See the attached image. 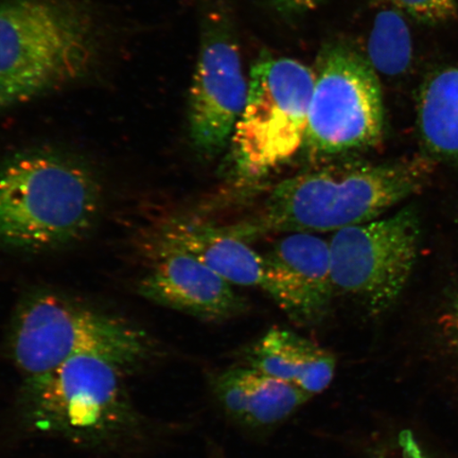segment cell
Returning a JSON list of instances; mask_svg holds the SVG:
<instances>
[{"instance_id": "cell-13", "label": "cell", "mask_w": 458, "mask_h": 458, "mask_svg": "<svg viewBox=\"0 0 458 458\" xmlns=\"http://www.w3.org/2000/svg\"><path fill=\"white\" fill-rule=\"evenodd\" d=\"M148 233L196 257L233 285L261 288L262 256L226 228L176 216L160 222Z\"/></svg>"}, {"instance_id": "cell-8", "label": "cell", "mask_w": 458, "mask_h": 458, "mask_svg": "<svg viewBox=\"0 0 458 458\" xmlns=\"http://www.w3.org/2000/svg\"><path fill=\"white\" fill-rule=\"evenodd\" d=\"M418 242L420 222L408 208L334 233L329 249L335 293L371 314L386 311L413 272Z\"/></svg>"}, {"instance_id": "cell-7", "label": "cell", "mask_w": 458, "mask_h": 458, "mask_svg": "<svg viewBox=\"0 0 458 458\" xmlns=\"http://www.w3.org/2000/svg\"><path fill=\"white\" fill-rule=\"evenodd\" d=\"M305 141L312 158L340 157L379 143L383 99L368 60L346 44L326 46L318 57Z\"/></svg>"}, {"instance_id": "cell-9", "label": "cell", "mask_w": 458, "mask_h": 458, "mask_svg": "<svg viewBox=\"0 0 458 458\" xmlns=\"http://www.w3.org/2000/svg\"><path fill=\"white\" fill-rule=\"evenodd\" d=\"M242 56L229 20L211 14L205 21L191 91L188 122L191 141L216 156L232 139L248 100Z\"/></svg>"}, {"instance_id": "cell-6", "label": "cell", "mask_w": 458, "mask_h": 458, "mask_svg": "<svg viewBox=\"0 0 458 458\" xmlns=\"http://www.w3.org/2000/svg\"><path fill=\"white\" fill-rule=\"evenodd\" d=\"M315 74L301 62L262 54L233 134L240 174L259 177L288 162L305 141Z\"/></svg>"}, {"instance_id": "cell-10", "label": "cell", "mask_w": 458, "mask_h": 458, "mask_svg": "<svg viewBox=\"0 0 458 458\" xmlns=\"http://www.w3.org/2000/svg\"><path fill=\"white\" fill-rule=\"evenodd\" d=\"M147 270L137 290L146 300L208 322H223L243 313L245 301L233 284L196 257L148 233Z\"/></svg>"}, {"instance_id": "cell-14", "label": "cell", "mask_w": 458, "mask_h": 458, "mask_svg": "<svg viewBox=\"0 0 458 458\" xmlns=\"http://www.w3.org/2000/svg\"><path fill=\"white\" fill-rule=\"evenodd\" d=\"M243 364L315 396L329 387L336 370L334 354L293 331L273 328L246 349Z\"/></svg>"}, {"instance_id": "cell-19", "label": "cell", "mask_w": 458, "mask_h": 458, "mask_svg": "<svg viewBox=\"0 0 458 458\" xmlns=\"http://www.w3.org/2000/svg\"><path fill=\"white\" fill-rule=\"evenodd\" d=\"M322 0H272L278 13L284 15H297L309 13L318 7Z\"/></svg>"}, {"instance_id": "cell-2", "label": "cell", "mask_w": 458, "mask_h": 458, "mask_svg": "<svg viewBox=\"0 0 458 458\" xmlns=\"http://www.w3.org/2000/svg\"><path fill=\"white\" fill-rule=\"evenodd\" d=\"M433 172L428 157L330 164L278 182L255 220L227 229L244 242L268 233H335L376 220L420 192Z\"/></svg>"}, {"instance_id": "cell-16", "label": "cell", "mask_w": 458, "mask_h": 458, "mask_svg": "<svg viewBox=\"0 0 458 458\" xmlns=\"http://www.w3.org/2000/svg\"><path fill=\"white\" fill-rule=\"evenodd\" d=\"M411 38L408 24L397 10L377 15L369 41V63L386 76H400L411 62Z\"/></svg>"}, {"instance_id": "cell-17", "label": "cell", "mask_w": 458, "mask_h": 458, "mask_svg": "<svg viewBox=\"0 0 458 458\" xmlns=\"http://www.w3.org/2000/svg\"><path fill=\"white\" fill-rule=\"evenodd\" d=\"M393 3L417 21L438 24L455 15L458 0H393Z\"/></svg>"}, {"instance_id": "cell-4", "label": "cell", "mask_w": 458, "mask_h": 458, "mask_svg": "<svg viewBox=\"0 0 458 458\" xmlns=\"http://www.w3.org/2000/svg\"><path fill=\"white\" fill-rule=\"evenodd\" d=\"M8 347L25 379L85 354L127 369L147 362L157 352L151 337L135 325L49 290L22 297L11 320Z\"/></svg>"}, {"instance_id": "cell-11", "label": "cell", "mask_w": 458, "mask_h": 458, "mask_svg": "<svg viewBox=\"0 0 458 458\" xmlns=\"http://www.w3.org/2000/svg\"><path fill=\"white\" fill-rule=\"evenodd\" d=\"M261 256L260 289L296 325L322 323L335 293L329 242L315 233H290Z\"/></svg>"}, {"instance_id": "cell-1", "label": "cell", "mask_w": 458, "mask_h": 458, "mask_svg": "<svg viewBox=\"0 0 458 458\" xmlns=\"http://www.w3.org/2000/svg\"><path fill=\"white\" fill-rule=\"evenodd\" d=\"M107 43L85 0H0V111L91 76Z\"/></svg>"}, {"instance_id": "cell-12", "label": "cell", "mask_w": 458, "mask_h": 458, "mask_svg": "<svg viewBox=\"0 0 458 458\" xmlns=\"http://www.w3.org/2000/svg\"><path fill=\"white\" fill-rule=\"evenodd\" d=\"M209 386L223 413L251 431L282 425L312 398L244 364L211 372Z\"/></svg>"}, {"instance_id": "cell-3", "label": "cell", "mask_w": 458, "mask_h": 458, "mask_svg": "<svg viewBox=\"0 0 458 458\" xmlns=\"http://www.w3.org/2000/svg\"><path fill=\"white\" fill-rule=\"evenodd\" d=\"M101 208L99 177L72 154L29 148L0 162V248L34 253L72 244Z\"/></svg>"}, {"instance_id": "cell-18", "label": "cell", "mask_w": 458, "mask_h": 458, "mask_svg": "<svg viewBox=\"0 0 458 458\" xmlns=\"http://www.w3.org/2000/svg\"><path fill=\"white\" fill-rule=\"evenodd\" d=\"M439 326L446 342L458 353V292L440 315Z\"/></svg>"}, {"instance_id": "cell-5", "label": "cell", "mask_w": 458, "mask_h": 458, "mask_svg": "<svg viewBox=\"0 0 458 458\" xmlns=\"http://www.w3.org/2000/svg\"><path fill=\"white\" fill-rule=\"evenodd\" d=\"M113 360L85 354L24 380L20 411L34 431L77 443L111 442L134 428L137 417Z\"/></svg>"}, {"instance_id": "cell-15", "label": "cell", "mask_w": 458, "mask_h": 458, "mask_svg": "<svg viewBox=\"0 0 458 458\" xmlns=\"http://www.w3.org/2000/svg\"><path fill=\"white\" fill-rule=\"evenodd\" d=\"M417 125L431 156L458 159V68L437 72L423 84Z\"/></svg>"}]
</instances>
